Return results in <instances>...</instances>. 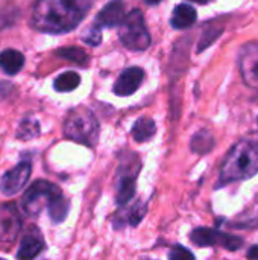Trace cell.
<instances>
[{
	"instance_id": "6da1fadb",
	"label": "cell",
	"mask_w": 258,
	"mask_h": 260,
	"mask_svg": "<svg viewBox=\"0 0 258 260\" xmlns=\"http://www.w3.org/2000/svg\"><path fill=\"white\" fill-rule=\"evenodd\" d=\"M93 0H38L32 12V26L41 32L59 34L75 29Z\"/></svg>"
},
{
	"instance_id": "7a4b0ae2",
	"label": "cell",
	"mask_w": 258,
	"mask_h": 260,
	"mask_svg": "<svg viewBox=\"0 0 258 260\" xmlns=\"http://www.w3.org/2000/svg\"><path fill=\"white\" fill-rule=\"evenodd\" d=\"M258 174V134L239 140L227 154L219 171L217 189L254 178Z\"/></svg>"
},
{
	"instance_id": "3957f363",
	"label": "cell",
	"mask_w": 258,
	"mask_h": 260,
	"mask_svg": "<svg viewBox=\"0 0 258 260\" xmlns=\"http://www.w3.org/2000/svg\"><path fill=\"white\" fill-rule=\"evenodd\" d=\"M64 134L70 140L94 146L99 139V123L90 110L82 107L75 108L65 117Z\"/></svg>"
},
{
	"instance_id": "277c9868",
	"label": "cell",
	"mask_w": 258,
	"mask_h": 260,
	"mask_svg": "<svg viewBox=\"0 0 258 260\" xmlns=\"http://www.w3.org/2000/svg\"><path fill=\"white\" fill-rule=\"evenodd\" d=\"M120 41L129 50H146L151 46V35L146 27L143 14L138 9L128 12L120 23Z\"/></svg>"
},
{
	"instance_id": "5b68a950",
	"label": "cell",
	"mask_w": 258,
	"mask_h": 260,
	"mask_svg": "<svg viewBox=\"0 0 258 260\" xmlns=\"http://www.w3.org/2000/svg\"><path fill=\"white\" fill-rule=\"evenodd\" d=\"M190 241L196 247H220L227 251H239L245 247V239L237 235L225 233L219 229L198 227L190 233Z\"/></svg>"
},
{
	"instance_id": "8992f818",
	"label": "cell",
	"mask_w": 258,
	"mask_h": 260,
	"mask_svg": "<svg viewBox=\"0 0 258 260\" xmlns=\"http://www.w3.org/2000/svg\"><path fill=\"white\" fill-rule=\"evenodd\" d=\"M64 195L61 189L49 181H35L23 197V209L29 215H38L43 207H49L58 197Z\"/></svg>"
},
{
	"instance_id": "52a82bcc",
	"label": "cell",
	"mask_w": 258,
	"mask_h": 260,
	"mask_svg": "<svg viewBox=\"0 0 258 260\" xmlns=\"http://www.w3.org/2000/svg\"><path fill=\"white\" fill-rule=\"evenodd\" d=\"M240 75L248 87L258 91V43H246L239 53Z\"/></svg>"
},
{
	"instance_id": "ba28073f",
	"label": "cell",
	"mask_w": 258,
	"mask_h": 260,
	"mask_svg": "<svg viewBox=\"0 0 258 260\" xmlns=\"http://www.w3.org/2000/svg\"><path fill=\"white\" fill-rule=\"evenodd\" d=\"M32 172V166L30 163L21 161L18 163L15 168H12L11 171H8L2 180H0V192L5 197H12L15 193H18L27 183L29 177Z\"/></svg>"
},
{
	"instance_id": "9c48e42d",
	"label": "cell",
	"mask_w": 258,
	"mask_h": 260,
	"mask_svg": "<svg viewBox=\"0 0 258 260\" xmlns=\"http://www.w3.org/2000/svg\"><path fill=\"white\" fill-rule=\"evenodd\" d=\"M21 230V216L14 204H3L0 207V242L11 244Z\"/></svg>"
},
{
	"instance_id": "30bf717a",
	"label": "cell",
	"mask_w": 258,
	"mask_h": 260,
	"mask_svg": "<svg viewBox=\"0 0 258 260\" xmlns=\"http://www.w3.org/2000/svg\"><path fill=\"white\" fill-rule=\"evenodd\" d=\"M144 79V72L140 67L126 69L114 84V93L117 96H131L135 93Z\"/></svg>"
},
{
	"instance_id": "8fae6325",
	"label": "cell",
	"mask_w": 258,
	"mask_h": 260,
	"mask_svg": "<svg viewBox=\"0 0 258 260\" xmlns=\"http://www.w3.org/2000/svg\"><path fill=\"white\" fill-rule=\"evenodd\" d=\"M125 3L122 0H113L102 8L96 17V27H113L123 21L125 18Z\"/></svg>"
},
{
	"instance_id": "7c38bea8",
	"label": "cell",
	"mask_w": 258,
	"mask_h": 260,
	"mask_svg": "<svg viewBox=\"0 0 258 260\" xmlns=\"http://www.w3.org/2000/svg\"><path fill=\"white\" fill-rule=\"evenodd\" d=\"M44 250V239L40 233H27L23 236L18 251H17V259L18 260H33L41 251Z\"/></svg>"
},
{
	"instance_id": "4fadbf2b",
	"label": "cell",
	"mask_w": 258,
	"mask_h": 260,
	"mask_svg": "<svg viewBox=\"0 0 258 260\" xmlns=\"http://www.w3.org/2000/svg\"><path fill=\"white\" fill-rule=\"evenodd\" d=\"M196 18H198L196 9L187 3H182L173 9V15L170 18V23L175 29H187L196 21Z\"/></svg>"
},
{
	"instance_id": "5bb4252c",
	"label": "cell",
	"mask_w": 258,
	"mask_h": 260,
	"mask_svg": "<svg viewBox=\"0 0 258 260\" xmlns=\"http://www.w3.org/2000/svg\"><path fill=\"white\" fill-rule=\"evenodd\" d=\"M214 146H216L214 136L208 129L198 131L192 137V140H190V149L195 154H198V155H207V154H210Z\"/></svg>"
},
{
	"instance_id": "9a60e30c",
	"label": "cell",
	"mask_w": 258,
	"mask_h": 260,
	"mask_svg": "<svg viewBox=\"0 0 258 260\" xmlns=\"http://www.w3.org/2000/svg\"><path fill=\"white\" fill-rule=\"evenodd\" d=\"M24 56L21 52L14 49H6L0 53V67L8 75H15L23 69Z\"/></svg>"
},
{
	"instance_id": "2e32d148",
	"label": "cell",
	"mask_w": 258,
	"mask_h": 260,
	"mask_svg": "<svg viewBox=\"0 0 258 260\" xmlns=\"http://www.w3.org/2000/svg\"><path fill=\"white\" fill-rule=\"evenodd\" d=\"M157 133V125L151 117H140L132 126V137L135 142L143 143L151 140Z\"/></svg>"
},
{
	"instance_id": "e0dca14e",
	"label": "cell",
	"mask_w": 258,
	"mask_h": 260,
	"mask_svg": "<svg viewBox=\"0 0 258 260\" xmlns=\"http://www.w3.org/2000/svg\"><path fill=\"white\" fill-rule=\"evenodd\" d=\"M135 195V180L134 175H126L122 178L119 189H117V195H116V203L119 206H125L128 204Z\"/></svg>"
},
{
	"instance_id": "ac0fdd59",
	"label": "cell",
	"mask_w": 258,
	"mask_h": 260,
	"mask_svg": "<svg viewBox=\"0 0 258 260\" xmlns=\"http://www.w3.org/2000/svg\"><path fill=\"white\" fill-rule=\"evenodd\" d=\"M68 209H70V203H68V200L64 197V195H61V197H58L49 207H47V210H49V216H50V219L55 222V224H58V222H62L65 218H67V215H68Z\"/></svg>"
},
{
	"instance_id": "d6986e66",
	"label": "cell",
	"mask_w": 258,
	"mask_h": 260,
	"mask_svg": "<svg viewBox=\"0 0 258 260\" xmlns=\"http://www.w3.org/2000/svg\"><path fill=\"white\" fill-rule=\"evenodd\" d=\"M79 82H81V78H79V75H78L76 72H65V73L59 75V76L55 79L53 87H55L56 91H64V93H67V91L75 90V88L79 85Z\"/></svg>"
},
{
	"instance_id": "ffe728a7",
	"label": "cell",
	"mask_w": 258,
	"mask_h": 260,
	"mask_svg": "<svg viewBox=\"0 0 258 260\" xmlns=\"http://www.w3.org/2000/svg\"><path fill=\"white\" fill-rule=\"evenodd\" d=\"M56 55L64 58V59H68L71 62H76L79 66H85L88 61L87 53L79 47H62V49L56 50Z\"/></svg>"
},
{
	"instance_id": "44dd1931",
	"label": "cell",
	"mask_w": 258,
	"mask_h": 260,
	"mask_svg": "<svg viewBox=\"0 0 258 260\" xmlns=\"http://www.w3.org/2000/svg\"><path fill=\"white\" fill-rule=\"evenodd\" d=\"M38 134H40V123L35 119H24L17 129V137L20 140H29L36 137Z\"/></svg>"
},
{
	"instance_id": "7402d4cb",
	"label": "cell",
	"mask_w": 258,
	"mask_h": 260,
	"mask_svg": "<svg viewBox=\"0 0 258 260\" xmlns=\"http://www.w3.org/2000/svg\"><path fill=\"white\" fill-rule=\"evenodd\" d=\"M228 227L234 229V230H254L258 227V212L252 213L251 216L249 215H245L243 219H236V221H231L228 224Z\"/></svg>"
},
{
	"instance_id": "603a6c76",
	"label": "cell",
	"mask_w": 258,
	"mask_h": 260,
	"mask_svg": "<svg viewBox=\"0 0 258 260\" xmlns=\"http://www.w3.org/2000/svg\"><path fill=\"white\" fill-rule=\"evenodd\" d=\"M20 15L18 8L15 6H6V8H0V29H5L8 26H11Z\"/></svg>"
},
{
	"instance_id": "cb8c5ba5",
	"label": "cell",
	"mask_w": 258,
	"mask_h": 260,
	"mask_svg": "<svg viewBox=\"0 0 258 260\" xmlns=\"http://www.w3.org/2000/svg\"><path fill=\"white\" fill-rule=\"evenodd\" d=\"M148 212V206L144 203H137L135 206H132L128 212V221L131 225H137L146 215Z\"/></svg>"
},
{
	"instance_id": "d4e9b609",
	"label": "cell",
	"mask_w": 258,
	"mask_h": 260,
	"mask_svg": "<svg viewBox=\"0 0 258 260\" xmlns=\"http://www.w3.org/2000/svg\"><path fill=\"white\" fill-rule=\"evenodd\" d=\"M169 260H196V257L184 245H175L169 253Z\"/></svg>"
},
{
	"instance_id": "484cf974",
	"label": "cell",
	"mask_w": 258,
	"mask_h": 260,
	"mask_svg": "<svg viewBox=\"0 0 258 260\" xmlns=\"http://www.w3.org/2000/svg\"><path fill=\"white\" fill-rule=\"evenodd\" d=\"M220 32H222V29H210L208 32H205L204 35H202V40H201V43H199V49H198V52H202V50H205L219 35H220Z\"/></svg>"
},
{
	"instance_id": "4316f807",
	"label": "cell",
	"mask_w": 258,
	"mask_h": 260,
	"mask_svg": "<svg viewBox=\"0 0 258 260\" xmlns=\"http://www.w3.org/2000/svg\"><path fill=\"white\" fill-rule=\"evenodd\" d=\"M84 41L88 43V44H91V46H97V44L102 41L100 29L94 26V27H91L90 30H87L85 35H84Z\"/></svg>"
},
{
	"instance_id": "83f0119b",
	"label": "cell",
	"mask_w": 258,
	"mask_h": 260,
	"mask_svg": "<svg viewBox=\"0 0 258 260\" xmlns=\"http://www.w3.org/2000/svg\"><path fill=\"white\" fill-rule=\"evenodd\" d=\"M246 259L248 260H258V244L252 245L248 251H246Z\"/></svg>"
},
{
	"instance_id": "f1b7e54d",
	"label": "cell",
	"mask_w": 258,
	"mask_h": 260,
	"mask_svg": "<svg viewBox=\"0 0 258 260\" xmlns=\"http://www.w3.org/2000/svg\"><path fill=\"white\" fill-rule=\"evenodd\" d=\"M144 2H148V3H151V5H157V3H160L161 0H144Z\"/></svg>"
},
{
	"instance_id": "f546056e",
	"label": "cell",
	"mask_w": 258,
	"mask_h": 260,
	"mask_svg": "<svg viewBox=\"0 0 258 260\" xmlns=\"http://www.w3.org/2000/svg\"><path fill=\"white\" fill-rule=\"evenodd\" d=\"M190 2H196V3H208L211 0H190Z\"/></svg>"
},
{
	"instance_id": "4dcf8cb0",
	"label": "cell",
	"mask_w": 258,
	"mask_h": 260,
	"mask_svg": "<svg viewBox=\"0 0 258 260\" xmlns=\"http://www.w3.org/2000/svg\"><path fill=\"white\" fill-rule=\"evenodd\" d=\"M0 260H5V259H0Z\"/></svg>"
},
{
	"instance_id": "1f68e13d",
	"label": "cell",
	"mask_w": 258,
	"mask_h": 260,
	"mask_svg": "<svg viewBox=\"0 0 258 260\" xmlns=\"http://www.w3.org/2000/svg\"><path fill=\"white\" fill-rule=\"evenodd\" d=\"M257 122H258V119H257Z\"/></svg>"
}]
</instances>
